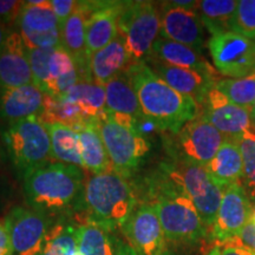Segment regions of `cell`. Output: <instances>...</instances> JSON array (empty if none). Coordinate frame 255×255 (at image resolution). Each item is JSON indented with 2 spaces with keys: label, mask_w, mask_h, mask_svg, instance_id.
Segmentation results:
<instances>
[{
  "label": "cell",
  "mask_w": 255,
  "mask_h": 255,
  "mask_svg": "<svg viewBox=\"0 0 255 255\" xmlns=\"http://www.w3.org/2000/svg\"><path fill=\"white\" fill-rule=\"evenodd\" d=\"M116 255H138L136 253V251L130 246L129 244H126V242L121 240L119 248H117Z\"/></svg>",
  "instance_id": "obj_42"
},
{
  "label": "cell",
  "mask_w": 255,
  "mask_h": 255,
  "mask_svg": "<svg viewBox=\"0 0 255 255\" xmlns=\"http://www.w3.org/2000/svg\"><path fill=\"white\" fill-rule=\"evenodd\" d=\"M202 109L200 114L228 139L251 130V110L232 103L216 87L208 92Z\"/></svg>",
  "instance_id": "obj_16"
},
{
  "label": "cell",
  "mask_w": 255,
  "mask_h": 255,
  "mask_svg": "<svg viewBox=\"0 0 255 255\" xmlns=\"http://www.w3.org/2000/svg\"><path fill=\"white\" fill-rule=\"evenodd\" d=\"M132 64L122 36L119 33L109 45L89 57V71L92 82L105 85Z\"/></svg>",
  "instance_id": "obj_21"
},
{
  "label": "cell",
  "mask_w": 255,
  "mask_h": 255,
  "mask_svg": "<svg viewBox=\"0 0 255 255\" xmlns=\"http://www.w3.org/2000/svg\"><path fill=\"white\" fill-rule=\"evenodd\" d=\"M97 123L111 169L129 180L148 156L150 142L138 130L117 123L107 113Z\"/></svg>",
  "instance_id": "obj_7"
},
{
  "label": "cell",
  "mask_w": 255,
  "mask_h": 255,
  "mask_svg": "<svg viewBox=\"0 0 255 255\" xmlns=\"http://www.w3.org/2000/svg\"><path fill=\"white\" fill-rule=\"evenodd\" d=\"M45 94L34 83L0 90V120L7 124L39 116Z\"/></svg>",
  "instance_id": "obj_20"
},
{
  "label": "cell",
  "mask_w": 255,
  "mask_h": 255,
  "mask_svg": "<svg viewBox=\"0 0 255 255\" xmlns=\"http://www.w3.org/2000/svg\"><path fill=\"white\" fill-rule=\"evenodd\" d=\"M250 222H252V223H253V225H255V209L253 210V213H252V216H251Z\"/></svg>",
  "instance_id": "obj_45"
},
{
  "label": "cell",
  "mask_w": 255,
  "mask_h": 255,
  "mask_svg": "<svg viewBox=\"0 0 255 255\" xmlns=\"http://www.w3.org/2000/svg\"><path fill=\"white\" fill-rule=\"evenodd\" d=\"M122 36L132 63L144 62L161 33V11L152 1H124L119 20Z\"/></svg>",
  "instance_id": "obj_8"
},
{
  "label": "cell",
  "mask_w": 255,
  "mask_h": 255,
  "mask_svg": "<svg viewBox=\"0 0 255 255\" xmlns=\"http://www.w3.org/2000/svg\"><path fill=\"white\" fill-rule=\"evenodd\" d=\"M27 49H57L62 46L60 23L46 0L24 1L15 23Z\"/></svg>",
  "instance_id": "obj_10"
},
{
  "label": "cell",
  "mask_w": 255,
  "mask_h": 255,
  "mask_svg": "<svg viewBox=\"0 0 255 255\" xmlns=\"http://www.w3.org/2000/svg\"><path fill=\"white\" fill-rule=\"evenodd\" d=\"M158 169L178 187L182 188L193 201L206 227L212 228L225 189L212 180L207 169L201 165L174 159L161 162Z\"/></svg>",
  "instance_id": "obj_6"
},
{
  "label": "cell",
  "mask_w": 255,
  "mask_h": 255,
  "mask_svg": "<svg viewBox=\"0 0 255 255\" xmlns=\"http://www.w3.org/2000/svg\"><path fill=\"white\" fill-rule=\"evenodd\" d=\"M128 73L143 115L156 124L159 132L176 133L200 114L195 101L174 90L145 62L132 63Z\"/></svg>",
  "instance_id": "obj_2"
},
{
  "label": "cell",
  "mask_w": 255,
  "mask_h": 255,
  "mask_svg": "<svg viewBox=\"0 0 255 255\" xmlns=\"http://www.w3.org/2000/svg\"><path fill=\"white\" fill-rule=\"evenodd\" d=\"M253 207L245 187L240 182L225 188L215 222L210 228V239L226 242L240 237L245 226L250 222Z\"/></svg>",
  "instance_id": "obj_14"
},
{
  "label": "cell",
  "mask_w": 255,
  "mask_h": 255,
  "mask_svg": "<svg viewBox=\"0 0 255 255\" xmlns=\"http://www.w3.org/2000/svg\"><path fill=\"white\" fill-rule=\"evenodd\" d=\"M238 1L235 0H202L197 1L196 12L212 36L233 32Z\"/></svg>",
  "instance_id": "obj_27"
},
{
  "label": "cell",
  "mask_w": 255,
  "mask_h": 255,
  "mask_svg": "<svg viewBox=\"0 0 255 255\" xmlns=\"http://www.w3.org/2000/svg\"><path fill=\"white\" fill-rule=\"evenodd\" d=\"M207 255H255V252L235 238L226 242H215Z\"/></svg>",
  "instance_id": "obj_37"
},
{
  "label": "cell",
  "mask_w": 255,
  "mask_h": 255,
  "mask_svg": "<svg viewBox=\"0 0 255 255\" xmlns=\"http://www.w3.org/2000/svg\"><path fill=\"white\" fill-rule=\"evenodd\" d=\"M43 123H62L77 129L85 122H90L83 114L78 104L70 102L63 97L45 96L43 108L38 116Z\"/></svg>",
  "instance_id": "obj_30"
},
{
  "label": "cell",
  "mask_w": 255,
  "mask_h": 255,
  "mask_svg": "<svg viewBox=\"0 0 255 255\" xmlns=\"http://www.w3.org/2000/svg\"><path fill=\"white\" fill-rule=\"evenodd\" d=\"M0 255H14L6 219H0Z\"/></svg>",
  "instance_id": "obj_40"
},
{
  "label": "cell",
  "mask_w": 255,
  "mask_h": 255,
  "mask_svg": "<svg viewBox=\"0 0 255 255\" xmlns=\"http://www.w3.org/2000/svg\"><path fill=\"white\" fill-rule=\"evenodd\" d=\"M233 32H237L250 39H255V0L238 1Z\"/></svg>",
  "instance_id": "obj_36"
},
{
  "label": "cell",
  "mask_w": 255,
  "mask_h": 255,
  "mask_svg": "<svg viewBox=\"0 0 255 255\" xmlns=\"http://www.w3.org/2000/svg\"><path fill=\"white\" fill-rule=\"evenodd\" d=\"M45 127L50 136L51 158L83 168L77 130L62 123H46Z\"/></svg>",
  "instance_id": "obj_26"
},
{
  "label": "cell",
  "mask_w": 255,
  "mask_h": 255,
  "mask_svg": "<svg viewBox=\"0 0 255 255\" xmlns=\"http://www.w3.org/2000/svg\"><path fill=\"white\" fill-rule=\"evenodd\" d=\"M77 227L60 220L51 227L40 255H73L77 251Z\"/></svg>",
  "instance_id": "obj_31"
},
{
  "label": "cell",
  "mask_w": 255,
  "mask_h": 255,
  "mask_svg": "<svg viewBox=\"0 0 255 255\" xmlns=\"http://www.w3.org/2000/svg\"><path fill=\"white\" fill-rule=\"evenodd\" d=\"M50 5L62 25L77 9L78 1L76 0H50Z\"/></svg>",
  "instance_id": "obj_39"
},
{
  "label": "cell",
  "mask_w": 255,
  "mask_h": 255,
  "mask_svg": "<svg viewBox=\"0 0 255 255\" xmlns=\"http://www.w3.org/2000/svg\"><path fill=\"white\" fill-rule=\"evenodd\" d=\"M144 197L155 206L165 239L171 244L195 245L208 234L190 197L159 169L145 180Z\"/></svg>",
  "instance_id": "obj_3"
},
{
  "label": "cell",
  "mask_w": 255,
  "mask_h": 255,
  "mask_svg": "<svg viewBox=\"0 0 255 255\" xmlns=\"http://www.w3.org/2000/svg\"><path fill=\"white\" fill-rule=\"evenodd\" d=\"M226 139L227 137L199 114L180 131L167 137L164 146L170 159L206 168Z\"/></svg>",
  "instance_id": "obj_9"
},
{
  "label": "cell",
  "mask_w": 255,
  "mask_h": 255,
  "mask_svg": "<svg viewBox=\"0 0 255 255\" xmlns=\"http://www.w3.org/2000/svg\"><path fill=\"white\" fill-rule=\"evenodd\" d=\"M77 71L78 69L75 59L70 56V53L64 50L63 46H59L53 50L49 62V83H47L45 95L49 92V88L52 83Z\"/></svg>",
  "instance_id": "obj_35"
},
{
  "label": "cell",
  "mask_w": 255,
  "mask_h": 255,
  "mask_svg": "<svg viewBox=\"0 0 255 255\" xmlns=\"http://www.w3.org/2000/svg\"><path fill=\"white\" fill-rule=\"evenodd\" d=\"M1 137L15 171L23 180L50 163V136L37 116L7 124Z\"/></svg>",
  "instance_id": "obj_5"
},
{
  "label": "cell",
  "mask_w": 255,
  "mask_h": 255,
  "mask_svg": "<svg viewBox=\"0 0 255 255\" xmlns=\"http://www.w3.org/2000/svg\"><path fill=\"white\" fill-rule=\"evenodd\" d=\"M144 62L174 90L190 97L200 107H202L208 92L216 84L214 71L178 68L155 59H146Z\"/></svg>",
  "instance_id": "obj_17"
},
{
  "label": "cell",
  "mask_w": 255,
  "mask_h": 255,
  "mask_svg": "<svg viewBox=\"0 0 255 255\" xmlns=\"http://www.w3.org/2000/svg\"><path fill=\"white\" fill-rule=\"evenodd\" d=\"M205 28L196 8L181 7L173 1L161 2V38L201 51L205 45Z\"/></svg>",
  "instance_id": "obj_15"
},
{
  "label": "cell",
  "mask_w": 255,
  "mask_h": 255,
  "mask_svg": "<svg viewBox=\"0 0 255 255\" xmlns=\"http://www.w3.org/2000/svg\"><path fill=\"white\" fill-rule=\"evenodd\" d=\"M24 1L17 0H0V23L9 27L15 26L17 19L23 8Z\"/></svg>",
  "instance_id": "obj_38"
},
{
  "label": "cell",
  "mask_w": 255,
  "mask_h": 255,
  "mask_svg": "<svg viewBox=\"0 0 255 255\" xmlns=\"http://www.w3.org/2000/svg\"><path fill=\"white\" fill-rule=\"evenodd\" d=\"M76 237L83 255H116L121 241L113 232L92 223L78 225Z\"/></svg>",
  "instance_id": "obj_28"
},
{
  "label": "cell",
  "mask_w": 255,
  "mask_h": 255,
  "mask_svg": "<svg viewBox=\"0 0 255 255\" xmlns=\"http://www.w3.org/2000/svg\"><path fill=\"white\" fill-rule=\"evenodd\" d=\"M12 28H14V27H9V26H7V25L0 23V49L4 46L5 41H6V39H7L9 32H11Z\"/></svg>",
  "instance_id": "obj_43"
},
{
  "label": "cell",
  "mask_w": 255,
  "mask_h": 255,
  "mask_svg": "<svg viewBox=\"0 0 255 255\" xmlns=\"http://www.w3.org/2000/svg\"><path fill=\"white\" fill-rule=\"evenodd\" d=\"M55 49H27L33 83L45 94L49 83V62Z\"/></svg>",
  "instance_id": "obj_34"
},
{
  "label": "cell",
  "mask_w": 255,
  "mask_h": 255,
  "mask_svg": "<svg viewBox=\"0 0 255 255\" xmlns=\"http://www.w3.org/2000/svg\"><path fill=\"white\" fill-rule=\"evenodd\" d=\"M121 231L138 255H168V241L157 210L149 201H138Z\"/></svg>",
  "instance_id": "obj_12"
},
{
  "label": "cell",
  "mask_w": 255,
  "mask_h": 255,
  "mask_svg": "<svg viewBox=\"0 0 255 255\" xmlns=\"http://www.w3.org/2000/svg\"><path fill=\"white\" fill-rule=\"evenodd\" d=\"M251 117H252V119H254V117H255V101H254V103L251 108Z\"/></svg>",
  "instance_id": "obj_44"
},
{
  "label": "cell",
  "mask_w": 255,
  "mask_h": 255,
  "mask_svg": "<svg viewBox=\"0 0 255 255\" xmlns=\"http://www.w3.org/2000/svg\"><path fill=\"white\" fill-rule=\"evenodd\" d=\"M59 97L78 104L88 121L98 120L107 109L104 85L91 81L78 82L65 95Z\"/></svg>",
  "instance_id": "obj_29"
},
{
  "label": "cell",
  "mask_w": 255,
  "mask_h": 255,
  "mask_svg": "<svg viewBox=\"0 0 255 255\" xmlns=\"http://www.w3.org/2000/svg\"><path fill=\"white\" fill-rule=\"evenodd\" d=\"M33 83L27 46L17 28H12L0 49V90L20 88Z\"/></svg>",
  "instance_id": "obj_18"
},
{
  "label": "cell",
  "mask_w": 255,
  "mask_h": 255,
  "mask_svg": "<svg viewBox=\"0 0 255 255\" xmlns=\"http://www.w3.org/2000/svg\"><path fill=\"white\" fill-rule=\"evenodd\" d=\"M84 182L79 167L50 162L24 178V196L31 209L63 219L69 212L73 214Z\"/></svg>",
  "instance_id": "obj_4"
},
{
  "label": "cell",
  "mask_w": 255,
  "mask_h": 255,
  "mask_svg": "<svg viewBox=\"0 0 255 255\" xmlns=\"http://www.w3.org/2000/svg\"><path fill=\"white\" fill-rule=\"evenodd\" d=\"M137 203L138 195L129 180L109 169L85 180L73 214L83 223L114 232L123 227Z\"/></svg>",
  "instance_id": "obj_1"
},
{
  "label": "cell",
  "mask_w": 255,
  "mask_h": 255,
  "mask_svg": "<svg viewBox=\"0 0 255 255\" xmlns=\"http://www.w3.org/2000/svg\"><path fill=\"white\" fill-rule=\"evenodd\" d=\"M215 87L232 103L251 110L255 101V72L241 78H223L216 82Z\"/></svg>",
  "instance_id": "obj_32"
},
{
  "label": "cell",
  "mask_w": 255,
  "mask_h": 255,
  "mask_svg": "<svg viewBox=\"0 0 255 255\" xmlns=\"http://www.w3.org/2000/svg\"><path fill=\"white\" fill-rule=\"evenodd\" d=\"M14 255H40L52 219L24 207H14L6 216Z\"/></svg>",
  "instance_id": "obj_13"
},
{
  "label": "cell",
  "mask_w": 255,
  "mask_h": 255,
  "mask_svg": "<svg viewBox=\"0 0 255 255\" xmlns=\"http://www.w3.org/2000/svg\"><path fill=\"white\" fill-rule=\"evenodd\" d=\"M206 169L212 180L223 189L229 184L240 182L244 177V162L237 143L226 139Z\"/></svg>",
  "instance_id": "obj_25"
},
{
  "label": "cell",
  "mask_w": 255,
  "mask_h": 255,
  "mask_svg": "<svg viewBox=\"0 0 255 255\" xmlns=\"http://www.w3.org/2000/svg\"><path fill=\"white\" fill-rule=\"evenodd\" d=\"M252 126L255 128V117H254V119H252Z\"/></svg>",
  "instance_id": "obj_46"
},
{
  "label": "cell",
  "mask_w": 255,
  "mask_h": 255,
  "mask_svg": "<svg viewBox=\"0 0 255 255\" xmlns=\"http://www.w3.org/2000/svg\"><path fill=\"white\" fill-rule=\"evenodd\" d=\"M107 111L132 117L137 122H142L145 116L142 113L138 97L133 89L128 69L119 73L104 85Z\"/></svg>",
  "instance_id": "obj_22"
},
{
  "label": "cell",
  "mask_w": 255,
  "mask_h": 255,
  "mask_svg": "<svg viewBox=\"0 0 255 255\" xmlns=\"http://www.w3.org/2000/svg\"><path fill=\"white\" fill-rule=\"evenodd\" d=\"M124 1H97L87 24L88 58L119 36V20Z\"/></svg>",
  "instance_id": "obj_19"
},
{
  "label": "cell",
  "mask_w": 255,
  "mask_h": 255,
  "mask_svg": "<svg viewBox=\"0 0 255 255\" xmlns=\"http://www.w3.org/2000/svg\"><path fill=\"white\" fill-rule=\"evenodd\" d=\"M83 168L92 175L102 174L111 169L109 156L102 139L97 120L85 122L77 129Z\"/></svg>",
  "instance_id": "obj_24"
},
{
  "label": "cell",
  "mask_w": 255,
  "mask_h": 255,
  "mask_svg": "<svg viewBox=\"0 0 255 255\" xmlns=\"http://www.w3.org/2000/svg\"><path fill=\"white\" fill-rule=\"evenodd\" d=\"M146 59H155L178 68L214 71L201 51L161 37L155 41L150 55Z\"/></svg>",
  "instance_id": "obj_23"
},
{
  "label": "cell",
  "mask_w": 255,
  "mask_h": 255,
  "mask_svg": "<svg viewBox=\"0 0 255 255\" xmlns=\"http://www.w3.org/2000/svg\"><path fill=\"white\" fill-rule=\"evenodd\" d=\"M208 49L220 73L241 78L255 72V40L237 32L212 36Z\"/></svg>",
  "instance_id": "obj_11"
},
{
  "label": "cell",
  "mask_w": 255,
  "mask_h": 255,
  "mask_svg": "<svg viewBox=\"0 0 255 255\" xmlns=\"http://www.w3.org/2000/svg\"><path fill=\"white\" fill-rule=\"evenodd\" d=\"M239 239H240L246 246H248L251 250H253L255 252V225H253L252 222H248L247 225L245 226V228L242 229Z\"/></svg>",
  "instance_id": "obj_41"
},
{
  "label": "cell",
  "mask_w": 255,
  "mask_h": 255,
  "mask_svg": "<svg viewBox=\"0 0 255 255\" xmlns=\"http://www.w3.org/2000/svg\"><path fill=\"white\" fill-rule=\"evenodd\" d=\"M244 162V182L250 200L255 201V132L252 130L241 133L234 139Z\"/></svg>",
  "instance_id": "obj_33"
}]
</instances>
